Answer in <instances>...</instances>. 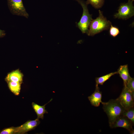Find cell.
I'll use <instances>...</instances> for the list:
<instances>
[{"label":"cell","instance_id":"1","mask_svg":"<svg viewBox=\"0 0 134 134\" xmlns=\"http://www.w3.org/2000/svg\"><path fill=\"white\" fill-rule=\"evenodd\" d=\"M102 104L103 110L108 117L110 127L118 117L123 114L125 109L117 99L110 100Z\"/></svg>","mask_w":134,"mask_h":134},{"label":"cell","instance_id":"2","mask_svg":"<svg viewBox=\"0 0 134 134\" xmlns=\"http://www.w3.org/2000/svg\"><path fill=\"white\" fill-rule=\"evenodd\" d=\"M99 16L93 19L86 33L89 36H93L101 32L108 30L111 25V22L108 20L103 15L102 12L99 10Z\"/></svg>","mask_w":134,"mask_h":134},{"label":"cell","instance_id":"3","mask_svg":"<svg viewBox=\"0 0 134 134\" xmlns=\"http://www.w3.org/2000/svg\"><path fill=\"white\" fill-rule=\"evenodd\" d=\"M79 3L83 8L82 16L79 22L77 23V27L84 34L87 32L90 23L93 20L92 15L89 14L87 5L83 0H75Z\"/></svg>","mask_w":134,"mask_h":134},{"label":"cell","instance_id":"4","mask_svg":"<svg viewBox=\"0 0 134 134\" xmlns=\"http://www.w3.org/2000/svg\"><path fill=\"white\" fill-rule=\"evenodd\" d=\"M133 1L129 0L126 3H121L118 10V12L114 15L116 18L126 20L133 16L134 15V7Z\"/></svg>","mask_w":134,"mask_h":134},{"label":"cell","instance_id":"5","mask_svg":"<svg viewBox=\"0 0 134 134\" xmlns=\"http://www.w3.org/2000/svg\"><path fill=\"white\" fill-rule=\"evenodd\" d=\"M7 0L9 9L12 14L28 18L29 15L26 12L22 0Z\"/></svg>","mask_w":134,"mask_h":134},{"label":"cell","instance_id":"6","mask_svg":"<svg viewBox=\"0 0 134 134\" xmlns=\"http://www.w3.org/2000/svg\"><path fill=\"white\" fill-rule=\"evenodd\" d=\"M116 99L125 110L134 107V97L132 92L125 86H124L119 96Z\"/></svg>","mask_w":134,"mask_h":134},{"label":"cell","instance_id":"7","mask_svg":"<svg viewBox=\"0 0 134 134\" xmlns=\"http://www.w3.org/2000/svg\"><path fill=\"white\" fill-rule=\"evenodd\" d=\"M134 124L126 116L123 115L118 117L110 127L111 128L122 127L128 130L129 132L133 129Z\"/></svg>","mask_w":134,"mask_h":134},{"label":"cell","instance_id":"8","mask_svg":"<svg viewBox=\"0 0 134 134\" xmlns=\"http://www.w3.org/2000/svg\"><path fill=\"white\" fill-rule=\"evenodd\" d=\"M38 119L29 120L20 126L15 127V134H22L34 129L40 123Z\"/></svg>","mask_w":134,"mask_h":134},{"label":"cell","instance_id":"9","mask_svg":"<svg viewBox=\"0 0 134 134\" xmlns=\"http://www.w3.org/2000/svg\"><path fill=\"white\" fill-rule=\"evenodd\" d=\"M102 93L100 91L98 85H96L95 90L94 92L88 98L90 101L91 104L95 107L100 105V103H102L101 101Z\"/></svg>","mask_w":134,"mask_h":134},{"label":"cell","instance_id":"10","mask_svg":"<svg viewBox=\"0 0 134 134\" xmlns=\"http://www.w3.org/2000/svg\"><path fill=\"white\" fill-rule=\"evenodd\" d=\"M23 75L18 69L12 71L8 74L5 80L7 82L12 81L21 83Z\"/></svg>","mask_w":134,"mask_h":134},{"label":"cell","instance_id":"11","mask_svg":"<svg viewBox=\"0 0 134 134\" xmlns=\"http://www.w3.org/2000/svg\"><path fill=\"white\" fill-rule=\"evenodd\" d=\"M120 77L123 79L124 86H126L127 83L131 77L129 74L128 66L127 65L121 66L117 71Z\"/></svg>","mask_w":134,"mask_h":134},{"label":"cell","instance_id":"12","mask_svg":"<svg viewBox=\"0 0 134 134\" xmlns=\"http://www.w3.org/2000/svg\"><path fill=\"white\" fill-rule=\"evenodd\" d=\"M52 99H51L47 103L43 106L39 105L34 102L32 103V107L37 115V119H43L44 114L45 113H47L48 112L45 109V106L48 103L52 101Z\"/></svg>","mask_w":134,"mask_h":134},{"label":"cell","instance_id":"13","mask_svg":"<svg viewBox=\"0 0 134 134\" xmlns=\"http://www.w3.org/2000/svg\"><path fill=\"white\" fill-rule=\"evenodd\" d=\"M10 90L16 95H19L21 89V83L17 82L9 81L7 82Z\"/></svg>","mask_w":134,"mask_h":134},{"label":"cell","instance_id":"14","mask_svg":"<svg viewBox=\"0 0 134 134\" xmlns=\"http://www.w3.org/2000/svg\"><path fill=\"white\" fill-rule=\"evenodd\" d=\"M117 74H118L117 71L112 72L104 76L96 78L95 79L96 85H98V84L103 85L104 82L108 79L111 76Z\"/></svg>","mask_w":134,"mask_h":134},{"label":"cell","instance_id":"15","mask_svg":"<svg viewBox=\"0 0 134 134\" xmlns=\"http://www.w3.org/2000/svg\"><path fill=\"white\" fill-rule=\"evenodd\" d=\"M105 0H87L85 2L87 5L90 4L96 9L101 8L103 5Z\"/></svg>","mask_w":134,"mask_h":134},{"label":"cell","instance_id":"16","mask_svg":"<svg viewBox=\"0 0 134 134\" xmlns=\"http://www.w3.org/2000/svg\"><path fill=\"white\" fill-rule=\"evenodd\" d=\"M127 117L134 124V108L133 107L125 110L123 114Z\"/></svg>","mask_w":134,"mask_h":134},{"label":"cell","instance_id":"17","mask_svg":"<svg viewBox=\"0 0 134 134\" xmlns=\"http://www.w3.org/2000/svg\"><path fill=\"white\" fill-rule=\"evenodd\" d=\"M109 29V34L113 37H116L120 33L119 28L116 26H113L112 24Z\"/></svg>","mask_w":134,"mask_h":134},{"label":"cell","instance_id":"18","mask_svg":"<svg viewBox=\"0 0 134 134\" xmlns=\"http://www.w3.org/2000/svg\"><path fill=\"white\" fill-rule=\"evenodd\" d=\"M126 87L131 92L134 91V79L131 78L127 83Z\"/></svg>","mask_w":134,"mask_h":134},{"label":"cell","instance_id":"19","mask_svg":"<svg viewBox=\"0 0 134 134\" xmlns=\"http://www.w3.org/2000/svg\"><path fill=\"white\" fill-rule=\"evenodd\" d=\"M15 127H10L5 129L0 133V134H15Z\"/></svg>","mask_w":134,"mask_h":134},{"label":"cell","instance_id":"20","mask_svg":"<svg viewBox=\"0 0 134 134\" xmlns=\"http://www.w3.org/2000/svg\"><path fill=\"white\" fill-rule=\"evenodd\" d=\"M6 34L4 31L0 29V38L4 36Z\"/></svg>","mask_w":134,"mask_h":134},{"label":"cell","instance_id":"21","mask_svg":"<svg viewBox=\"0 0 134 134\" xmlns=\"http://www.w3.org/2000/svg\"><path fill=\"white\" fill-rule=\"evenodd\" d=\"M130 133L131 134H134V130L133 129L130 132Z\"/></svg>","mask_w":134,"mask_h":134},{"label":"cell","instance_id":"22","mask_svg":"<svg viewBox=\"0 0 134 134\" xmlns=\"http://www.w3.org/2000/svg\"><path fill=\"white\" fill-rule=\"evenodd\" d=\"M133 0V1H134V0Z\"/></svg>","mask_w":134,"mask_h":134}]
</instances>
